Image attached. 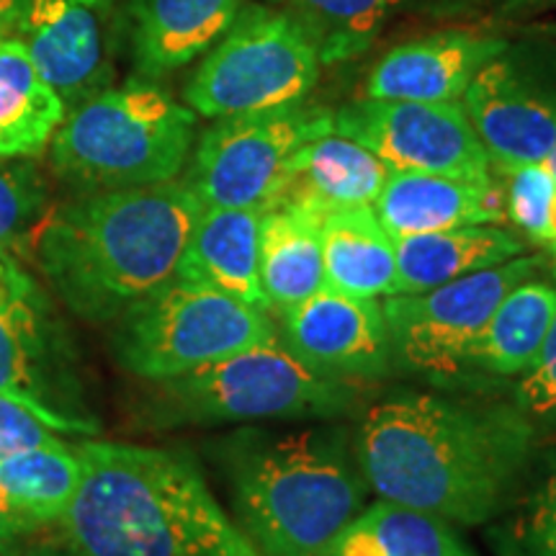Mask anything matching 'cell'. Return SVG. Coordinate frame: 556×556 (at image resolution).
<instances>
[{
  "mask_svg": "<svg viewBox=\"0 0 556 556\" xmlns=\"http://www.w3.org/2000/svg\"><path fill=\"white\" fill-rule=\"evenodd\" d=\"M548 253H552V270H554V278H556V242L548 245Z\"/></svg>",
  "mask_w": 556,
  "mask_h": 556,
  "instance_id": "obj_40",
  "label": "cell"
},
{
  "mask_svg": "<svg viewBox=\"0 0 556 556\" xmlns=\"http://www.w3.org/2000/svg\"><path fill=\"white\" fill-rule=\"evenodd\" d=\"M325 287L348 296L387 299L400 294L394 240L374 206H345L319 219Z\"/></svg>",
  "mask_w": 556,
  "mask_h": 556,
  "instance_id": "obj_21",
  "label": "cell"
},
{
  "mask_svg": "<svg viewBox=\"0 0 556 556\" xmlns=\"http://www.w3.org/2000/svg\"><path fill=\"white\" fill-rule=\"evenodd\" d=\"M26 157H0V253L11 255L26 240L31 248L45 227L47 186Z\"/></svg>",
  "mask_w": 556,
  "mask_h": 556,
  "instance_id": "obj_29",
  "label": "cell"
},
{
  "mask_svg": "<svg viewBox=\"0 0 556 556\" xmlns=\"http://www.w3.org/2000/svg\"><path fill=\"white\" fill-rule=\"evenodd\" d=\"M556 315V287L536 276L507 294L471 348L469 366L497 377H518L536 361Z\"/></svg>",
  "mask_w": 556,
  "mask_h": 556,
  "instance_id": "obj_25",
  "label": "cell"
},
{
  "mask_svg": "<svg viewBox=\"0 0 556 556\" xmlns=\"http://www.w3.org/2000/svg\"><path fill=\"white\" fill-rule=\"evenodd\" d=\"M219 462L235 523L261 556H325L371 492L343 426L240 430L222 443Z\"/></svg>",
  "mask_w": 556,
  "mask_h": 556,
  "instance_id": "obj_4",
  "label": "cell"
},
{
  "mask_svg": "<svg viewBox=\"0 0 556 556\" xmlns=\"http://www.w3.org/2000/svg\"><path fill=\"white\" fill-rule=\"evenodd\" d=\"M332 129L371 150L392 173L492 176L490 157L458 101L364 99L332 114Z\"/></svg>",
  "mask_w": 556,
  "mask_h": 556,
  "instance_id": "obj_11",
  "label": "cell"
},
{
  "mask_svg": "<svg viewBox=\"0 0 556 556\" xmlns=\"http://www.w3.org/2000/svg\"><path fill=\"white\" fill-rule=\"evenodd\" d=\"M389 173L392 170L364 144L330 131L299 150L276 206L307 208L317 217L345 206H371Z\"/></svg>",
  "mask_w": 556,
  "mask_h": 556,
  "instance_id": "obj_20",
  "label": "cell"
},
{
  "mask_svg": "<svg viewBox=\"0 0 556 556\" xmlns=\"http://www.w3.org/2000/svg\"><path fill=\"white\" fill-rule=\"evenodd\" d=\"M510 186L505 193V212L526 238L546 242V219L552 197L556 191L554 178L548 176L544 165H526L513 170Z\"/></svg>",
  "mask_w": 556,
  "mask_h": 556,
  "instance_id": "obj_31",
  "label": "cell"
},
{
  "mask_svg": "<svg viewBox=\"0 0 556 556\" xmlns=\"http://www.w3.org/2000/svg\"><path fill=\"white\" fill-rule=\"evenodd\" d=\"M201 212L197 193L176 178L96 191L47 219L34 253L75 315L111 323L176 281Z\"/></svg>",
  "mask_w": 556,
  "mask_h": 556,
  "instance_id": "obj_3",
  "label": "cell"
},
{
  "mask_svg": "<svg viewBox=\"0 0 556 556\" xmlns=\"http://www.w3.org/2000/svg\"><path fill=\"white\" fill-rule=\"evenodd\" d=\"M556 242V191L552 197V206H548V219H546V245Z\"/></svg>",
  "mask_w": 556,
  "mask_h": 556,
  "instance_id": "obj_37",
  "label": "cell"
},
{
  "mask_svg": "<svg viewBox=\"0 0 556 556\" xmlns=\"http://www.w3.org/2000/svg\"><path fill=\"white\" fill-rule=\"evenodd\" d=\"M544 263L541 255H518L420 294L387 296L381 309L392 338L394 368L454 377L469 366L471 348L497 304L518 283L536 276Z\"/></svg>",
  "mask_w": 556,
  "mask_h": 556,
  "instance_id": "obj_10",
  "label": "cell"
},
{
  "mask_svg": "<svg viewBox=\"0 0 556 556\" xmlns=\"http://www.w3.org/2000/svg\"><path fill=\"white\" fill-rule=\"evenodd\" d=\"M58 336L47 299L11 255L0 253V394L34 409L62 433H93L83 417L65 415L58 384Z\"/></svg>",
  "mask_w": 556,
  "mask_h": 556,
  "instance_id": "obj_12",
  "label": "cell"
},
{
  "mask_svg": "<svg viewBox=\"0 0 556 556\" xmlns=\"http://www.w3.org/2000/svg\"><path fill=\"white\" fill-rule=\"evenodd\" d=\"M516 405L528 417L556 415V315L536 361L526 374H520Z\"/></svg>",
  "mask_w": 556,
  "mask_h": 556,
  "instance_id": "obj_32",
  "label": "cell"
},
{
  "mask_svg": "<svg viewBox=\"0 0 556 556\" xmlns=\"http://www.w3.org/2000/svg\"><path fill=\"white\" fill-rule=\"evenodd\" d=\"M330 131H336L330 111L304 101L225 116L201 135L186 186L204 208L266 214L287 189L299 150Z\"/></svg>",
  "mask_w": 556,
  "mask_h": 556,
  "instance_id": "obj_9",
  "label": "cell"
},
{
  "mask_svg": "<svg viewBox=\"0 0 556 556\" xmlns=\"http://www.w3.org/2000/svg\"><path fill=\"white\" fill-rule=\"evenodd\" d=\"M26 0H0V39L13 37L24 16Z\"/></svg>",
  "mask_w": 556,
  "mask_h": 556,
  "instance_id": "obj_35",
  "label": "cell"
},
{
  "mask_svg": "<svg viewBox=\"0 0 556 556\" xmlns=\"http://www.w3.org/2000/svg\"><path fill=\"white\" fill-rule=\"evenodd\" d=\"M319 67L315 41L289 11L248 3L193 73L186 106L206 119L291 106L307 99Z\"/></svg>",
  "mask_w": 556,
  "mask_h": 556,
  "instance_id": "obj_7",
  "label": "cell"
},
{
  "mask_svg": "<svg viewBox=\"0 0 556 556\" xmlns=\"http://www.w3.org/2000/svg\"><path fill=\"white\" fill-rule=\"evenodd\" d=\"M462 101L492 168L505 176L544 163L556 144V101L503 58L479 70Z\"/></svg>",
  "mask_w": 556,
  "mask_h": 556,
  "instance_id": "obj_15",
  "label": "cell"
},
{
  "mask_svg": "<svg viewBox=\"0 0 556 556\" xmlns=\"http://www.w3.org/2000/svg\"><path fill=\"white\" fill-rule=\"evenodd\" d=\"M319 219L299 206H276L263 214L261 287L274 315L325 287Z\"/></svg>",
  "mask_w": 556,
  "mask_h": 556,
  "instance_id": "obj_24",
  "label": "cell"
},
{
  "mask_svg": "<svg viewBox=\"0 0 556 556\" xmlns=\"http://www.w3.org/2000/svg\"><path fill=\"white\" fill-rule=\"evenodd\" d=\"M361 381L328 377L302 364L281 338L157 381L152 415L165 426L309 420L356 409Z\"/></svg>",
  "mask_w": 556,
  "mask_h": 556,
  "instance_id": "obj_6",
  "label": "cell"
},
{
  "mask_svg": "<svg viewBox=\"0 0 556 556\" xmlns=\"http://www.w3.org/2000/svg\"><path fill=\"white\" fill-rule=\"evenodd\" d=\"M278 319L281 343L319 374L368 381L394 371L392 338L379 299L348 296L323 287L278 312Z\"/></svg>",
  "mask_w": 556,
  "mask_h": 556,
  "instance_id": "obj_13",
  "label": "cell"
},
{
  "mask_svg": "<svg viewBox=\"0 0 556 556\" xmlns=\"http://www.w3.org/2000/svg\"><path fill=\"white\" fill-rule=\"evenodd\" d=\"M358 518L379 541L384 556H477L458 539L454 523L430 513L379 500L366 505Z\"/></svg>",
  "mask_w": 556,
  "mask_h": 556,
  "instance_id": "obj_28",
  "label": "cell"
},
{
  "mask_svg": "<svg viewBox=\"0 0 556 556\" xmlns=\"http://www.w3.org/2000/svg\"><path fill=\"white\" fill-rule=\"evenodd\" d=\"M405 0H291V16L315 41L319 62H345L377 41Z\"/></svg>",
  "mask_w": 556,
  "mask_h": 556,
  "instance_id": "obj_27",
  "label": "cell"
},
{
  "mask_svg": "<svg viewBox=\"0 0 556 556\" xmlns=\"http://www.w3.org/2000/svg\"><path fill=\"white\" fill-rule=\"evenodd\" d=\"M276 336L266 312L222 291L170 281L119 317L114 353L127 371L157 384Z\"/></svg>",
  "mask_w": 556,
  "mask_h": 556,
  "instance_id": "obj_8",
  "label": "cell"
},
{
  "mask_svg": "<svg viewBox=\"0 0 556 556\" xmlns=\"http://www.w3.org/2000/svg\"><path fill=\"white\" fill-rule=\"evenodd\" d=\"M371 206L389 238L397 240L454 227L497 225L505 217V193L492 176L389 173Z\"/></svg>",
  "mask_w": 556,
  "mask_h": 556,
  "instance_id": "obj_17",
  "label": "cell"
},
{
  "mask_svg": "<svg viewBox=\"0 0 556 556\" xmlns=\"http://www.w3.org/2000/svg\"><path fill=\"white\" fill-rule=\"evenodd\" d=\"M497 3H505V5H544V3H556V0H497Z\"/></svg>",
  "mask_w": 556,
  "mask_h": 556,
  "instance_id": "obj_38",
  "label": "cell"
},
{
  "mask_svg": "<svg viewBox=\"0 0 556 556\" xmlns=\"http://www.w3.org/2000/svg\"><path fill=\"white\" fill-rule=\"evenodd\" d=\"M24 533H29L26 526L21 523L16 513L11 510L3 495H0V556H16L21 552L18 541L24 539Z\"/></svg>",
  "mask_w": 556,
  "mask_h": 556,
  "instance_id": "obj_34",
  "label": "cell"
},
{
  "mask_svg": "<svg viewBox=\"0 0 556 556\" xmlns=\"http://www.w3.org/2000/svg\"><path fill=\"white\" fill-rule=\"evenodd\" d=\"M16 556H73L70 548H58V546H34V548H24Z\"/></svg>",
  "mask_w": 556,
  "mask_h": 556,
  "instance_id": "obj_36",
  "label": "cell"
},
{
  "mask_svg": "<svg viewBox=\"0 0 556 556\" xmlns=\"http://www.w3.org/2000/svg\"><path fill=\"white\" fill-rule=\"evenodd\" d=\"M111 11L114 0H26L18 39L67 109L109 78Z\"/></svg>",
  "mask_w": 556,
  "mask_h": 556,
  "instance_id": "obj_14",
  "label": "cell"
},
{
  "mask_svg": "<svg viewBox=\"0 0 556 556\" xmlns=\"http://www.w3.org/2000/svg\"><path fill=\"white\" fill-rule=\"evenodd\" d=\"M353 438L368 490L454 526L497 518L533 451V426L518 405L428 392L377 402Z\"/></svg>",
  "mask_w": 556,
  "mask_h": 556,
  "instance_id": "obj_1",
  "label": "cell"
},
{
  "mask_svg": "<svg viewBox=\"0 0 556 556\" xmlns=\"http://www.w3.org/2000/svg\"><path fill=\"white\" fill-rule=\"evenodd\" d=\"M83 462L75 446L52 441L0 462V495L26 531L62 523L80 486Z\"/></svg>",
  "mask_w": 556,
  "mask_h": 556,
  "instance_id": "obj_26",
  "label": "cell"
},
{
  "mask_svg": "<svg viewBox=\"0 0 556 556\" xmlns=\"http://www.w3.org/2000/svg\"><path fill=\"white\" fill-rule=\"evenodd\" d=\"M58 441L54 428L21 402L0 394V462Z\"/></svg>",
  "mask_w": 556,
  "mask_h": 556,
  "instance_id": "obj_33",
  "label": "cell"
},
{
  "mask_svg": "<svg viewBox=\"0 0 556 556\" xmlns=\"http://www.w3.org/2000/svg\"><path fill=\"white\" fill-rule=\"evenodd\" d=\"M526 242L510 229L469 225L394 240L400 294H420L441 283L523 255Z\"/></svg>",
  "mask_w": 556,
  "mask_h": 556,
  "instance_id": "obj_22",
  "label": "cell"
},
{
  "mask_svg": "<svg viewBox=\"0 0 556 556\" xmlns=\"http://www.w3.org/2000/svg\"><path fill=\"white\" fill-rule=\"evenodd\" d=\"M253 0H131V52L142 78L157 80L217 45Z\"/></svg>",
  "mask_w": 556,
  "mask_h": 556,
  "instance_id": "obj_19",
  "label": "cell"
},
{
  "mask_svg": "<svg viewBox=\"0 0 556 556\" xmlns=\"http://www.w3.org/2000/svg\"><path fill=\"white\" fill-rule=\"evenodd\" d=\"M505 556H556V467L536 484L503 536Z\"/></svg>",
  "mask_w": 556,
  "mask_h": 556,
  "instance_id": "obj_30",
  "label": "cell"
},
{
  "mask_svg": "<svg viewBox=\"0 0 556 556\" xmlns=\"http://www.w3.org/2000/svg\"><path fill=\"white\" fill-rule=\"evenodd\" d=\"M261 219L253 208H204L180 255L176 281L197 283L274 315L261 287Z\"/></svg>",
  "mask_w": 556,
  "mask_h": 556,
  "instance_id": "obj_18",
  "label": "cell"
},
{
  "mask_svg": "<svg viewBox=\"0 0 556 556\" xmlns=\"http://www.w3.org/2000/svg\"><path fill=\"white\" fill-rule=\"evenodd\" d=\"M67 106L18 37L0 39V157H37L65 122Z\"/></svg>",
  "mask_w": 556,
  "mask_h": 556,
  "instance_id": "obj_23",
  "label": "cell"
},
{
  "mask_svg": "<svg viewBox=\"0 0 556 556\" xmlns=\"http://www.w3.org/2000/svg\"><path fill=\"white\" fill-rule=\"evenodd\" d=\"M197 114L152 83L90 96L52 137V168L93 191L137 189L178 178L191 155Z\"/></svg>",
  "mask_w": 556,
  "mask_h": 556,
  "instance_id": "obj_5",
  "label": "cell"
},
{
  "mask_svg": "<svg viewBox=\"0 0 556 556\" xmlns=\"http://www.w3.org/2000/svg\"><path fill=\"white\" fill-rule=\"evenodd\" d=\"M80 486L62 518L73 556H261L184 451L78 443Z\"/></svg>",
  "mask_w": 556,
  "mask_h": 556,
  "instance_id": "obj_2",
  "label": "cell"
},
{
  "mask_svg": "<svg viewBox=\"0 0 556 556\" xmlns=\"http://www.w3.org/2000/svg\"><path fill=\"white\" fill-rule=\"evenodd\" d=\"M541 165H544V168L548 170V176H552L554 184H556V144H554L552 152H548L546 160H544V163H541Z\"/></svg>",
  "mask_w": 556,
  "mask_h": 556,
  "instance_id": "obj_39",
  "label": "cell"
},
{
  "mask_svg": "<svg viewBox=\"0 0 556 556\" xmlns=\"http://www.w3.org/2000/svg\"><path fill=\"white\" fill-rule=\"evenodd\" d=\"M505 52V41L479 31H438L394 47L371 67L366 99L451 103Z\"/></svg>",
  "mask_w": 556,
  "mask_h": 556,
  "instance_id": "obj_16",
  "label": "cell"
}]
</instances>
